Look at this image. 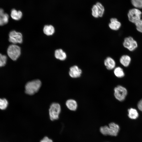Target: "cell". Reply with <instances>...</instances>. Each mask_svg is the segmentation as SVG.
I'll use <instances>...</instances> for the list:
<instances>
[{
  "label": "cell",
  "instance_id": "1",
  "mask_svg": "<svg viewBox=\"0 0 142 142\" xmlns=\"http://www.w3.org/2000/svg\"><path fill=\"white\" fill-rule=\"evenodd\" d=\"M119 130V127L117 124L114 123H111L109 126L105 125L100 128V131L105 135H109L115 136L117 135Z\"/></svg>",
  "mask_w": 142,
  "mask_h": 142
},
{
  "label": "cell",
  "instance_id": "2",
  "mask_svg": "<svg viewBox=\"0 0 142 142\" xmlns=\"http://www.w3.org/2000/svg\"><path fill=\"white\" fill-rule=\"evenodd\" d=\"M41 85L39 79L33 80L27 83L25 86V92L29 95H32L38 91Z\"/></svg>",
  "mask_w": 142,
  "mask_h": 142
},
{
  "label": "cell",
  "instance_id": "3",
  "mask_svg": "<svg viewBox=\"0 0 142 142\" xmlns=\"http://www.w3.org/2000/svg\"><path fill=\"white\" fill-rule=\"evenodd\" d=\"M20 47L16 44H12L8 47L7 53L8 57L12 60H16L21 54Z\"/></svg>",
  "mask_w": 142,
  "mask_h": 142
},
{
  "label": "cell",
  "instance_id": "4",
  "mask_svg": "<svg viewBox=\"0 0 142 142\" xmlns=\"http://www.w3.org/2000/svg\"><path fill=\"white\" fill-rule=\"evenodd\" d=\"M61 110L59 104L54 103L50 105L49 109V114L50 120L52 121L58 119Z\"/></svg>",
  "mask_w": 142,
  "mask_h": 142
},
{
  "label": "cell",
  "instance_id": "5",
  "mask_svg": "<svg viewBox=\"0 0 142 142\" xmlns=\"http://www.w3.org/2000/svg\"><path fill=\"white\" fill-rule=\"evenodd\" d=\"M142 13L139 9L134 8L130 9L128 13V17L129 21L135 24L141 19Z\"/></svg>",
  "mask_w": 142,
  "mask_h": 142
},
{
  "label": "cell",
  "instance_id": "6",
  "mask_svg": "<svg viewBox=\"0 0 142 142\" xmlns=\"http://www.w3.org/2000/svg\"><path fill=\"white\" fill-rule=\"evenodd\" d=\"M91 10L92 16L95 18H98L102 17L103 16L105 8L101 3L97 2L92 6Z\"/></svg>",
  "mask_w": 142,
  "mask_h": 142
},
{
  "label": "cell",
  "instance_id": "7",
  "mask_svg": "<svg viewBox=\"0 0 142 142\" xmlns=\"http://www.w3.org/2000/svg\"><path fill=\"white\" fill-rule=\"evenodd\" d=\"M114 96L115 98L120 101L124 100L127 94L126 89L121 85H118L114 89Z\"/></svg>",
  "mask_w": 142,
  "mask_h": 142
},
{
  "label": "cell",
  "instance_id": "8",
  "mask_svg": "<svg viewBox=\"0 0 142 142\" xmlns=\"http://www.w3.org/2000/svg\"><path fill=\"white\" fill-rule=\"evenodd\" d=\"M9 41L12 44L21 43L23 41V36L21 33L14 30L11 31L9 34Z\"/></svg>",
  "mask_w": 142,
  "mask_h": 142
},
{
  "label": "cell",
  "instance_id": "9",
  "mask_svg": "<svg viewBox=\"0 0 142 142\" xmlns=\"http://www.w3.org/2000/svg\"><path fill=\"white\" fill-rule=\"evenodd\" d=\"M123 45L130 51L134 50L138 47L137 42L132 37H126L124 39Z\"/></svg>",
  "mask_w": 142,
  "mask_h": 142
},
{
  "label": "cell",
  "instance_id": "10",
  "mask_svg": "<svg viewBox=\"0 0 142 142\" xmlns=\"http://www.w3.org/2000/svg\"><path fill=\"white\" fill-rule=\"evenodd\" d=\"M82 70L77 66L73 65L70 68L69 74L73 78H77L80 77L82 73Z\"/></svg>",
  "mask_w": 142,
  "mask_h": 142
},
{
  "label": "cell",
  "instance_id": "11",
  "mask_svg": "<svg viewBox=\"0 0 142 142\" xmlns=\"http://www.w3.org/2000/svg\"><path fill=\"white\" fill-rule=\"evenodd\" d=\"M110 22L109 24V26L111 30L117 31L120 27L121 23L116 18H111L110 19Z\"/></svg>",
  "mask_w": 142,
  "mask_h": 142
},
{
  "label": "cell",
  "instance_id": "12",
  "mask_svg": "<svg viewBox=\"0 0 142 142\" xmlns=\"http://www.w3.org/2000/svg\"><path fill=\"white\" fill-rule=\"evenodd\" d=\"M9 19L8 14L5 13L3 9L0 8V26L7 24L8 22Z\"/></svg>",
  "mask_w": 142,
  "mask_h": 142
},
{
  "label": "cell",
  "instance_id": "13",
  "mask_svg": "<svg viewBox=\"0 0 142 142\" xmlns=\"http://www.w3.org/2000/svg\"><path fill=\"white\" fill-rule=\"evenodd\" d=\"M104 64L107 69L111 70L115 66V62L114 60L110 57H108L104 61Z\"/></svg>",
  "mask_w": 142,
  "mask_h": 142
},
{
  "label": "cell",
  "instance_id": "14",
  "mask_svg": "<svg viewBox=\"0 0 142 142\" xmlns=\"http://www.w3.org/2000/svg\"><path fill=\"white\" fill-rule=\"evenodd\" d=\"M65 104L67 108L71 110L75 111L77 108V103L74 100L68 99L66 101Z\"/></svg>",
  "mask_w": 142,
  "mask_h": 142
},
{
  "label": "cell",
  "instance_id": "15",
  "mask_svg": "<svg viewBox=\"0 0 142 142\" xmlns=\"http://www.w3.org/2000/svg\"><path fill=\"white\" fill-rule=\"evenodd\" d=\"M54 56L56 59L61 60H64L67 58L66 54L61 49L56 50L55 51Z\"/></svg>",
  "mask_w": 142,
  "mask_h": 142
},
{
  "label": "cell",
  "instance_id": "16",
  "mask_svg": "<svg viewBox=\"0 0 142 142\" xmlns=\"http://www.w3.org/2000/svg\"><path fill=\"white\" fill-rule=\"evenodd\" d=\"M10 15L12 19L18 21L22 18V13L20 11H17L15 9H13L11 11Z\"/></svg>",
  "mask_w": 142,
  "mask_h": 142
},
{
  "label": "cell",
  "instance_id": "17",
  "mask_svg": "<svg viewBox=\"0 0 142 142\" xmlns=\"http://www.w3.org/2000/svg\"><path fill=\"white\" fill-rule=\"evenodd\" d=\"M131 61L130 57L127 55H122L120 59V62L123 65L127 67L129 65Z\"/></svg>",
  "mask_w": 142,
  "mask_h": 142
},
{
  "label": "cell",
  "instance_id": "18",
  "mask_svg": "<svg viewBox=\"0 0 142 142\" xmlns=\"http://www.w3.org/2000/svg\"><path fill=\"white\" fill-rule=\"evenodd\" d=\"M43 32L44 34L47 36L52 35L55 32L54 28L52 25H46L43 28Z\"/></svg>",
  "mask_w": 142,
  "mask_h": 142
},
{
  "label": "cell",
  "instance_id": "19",
  "mask_svg": "<svg viewBox=\"0 0 142 142\" xmlns=\"http://www.w3.org/2000/svg\"><path fill=\"white\" fill-rule=\"evenodd\" d=\"M128 116L131 119H137L138 117L139 114L136 109L133 108H130L128 110Z\"/></svg>",
  "mask_w": 142,
  "mask_h": 142
},
{
  "label": "cell",
  "instance_id": "20",
  "mask_svg": "<svg viewBox=\"0 0 142 142\" xmlns=\"http://www.w3.org/2000/svg\"><path fill=\"white\" fill-rule=\"evenodd\" d=\"M114 73L115 76L119 78H121L124 77V73L123 69L120 67H117L114 68Z\"/></svg>",
  "mask_w": 142,
  "mask_h": 142
},
{
  "label": "cell",
  "instance_id": "21",
  "mask_svg": "<svg viewBox=\"0 0 142 142\" xmlns=\"http://www.w3.org/2000/svg\"><path fill=\"white\" fill-rule=\"evenodd\" d=\"M131 4L135 8L142 9V0H130Z\"/></svg>",
  "mask_w": 142,
  "mask_h": 142
},
{
  "label": "cell",
  "instance_id": "22",
  "mask_svg": "<svg viewBox=\"0 0 142 142\" xmlns=\"http://www.w3.org/2000/svg\"><path fill=\"white\" fill-rule=\"evenodd\" d=\"M8 105V102L5 98H0V109L4 110L6 109Z\"/></svg>",
  "mask_w": 142,
  "mask_h": 142
},
{
  "label": "cell",
  "instance_id": "23",
  "mask_svg": "<svg viewBox=\"0 0 142 142\" xmlns=\"http://www.w3.org/2000/svg\"><path fill=\"white\" fill-rule=\"evenodd\" d=\"M7 60V56L0 53V67L4 66L6 64Z\"/></svg>",
  "mask_w": 142,
  "mask_h": 142
},
{
  "label": "cell",
  "instance_id": "24",
  "mask_svg": "<svg viewBox=\"0 0 142 142\" xmlns=\"http://www.w3.org/2000/svg\"><path fill=\"white\" fill-rule=\"evenodd\" d=\"M137 30L142 33V19H141L135 24Z\"/></svg>",
  "mask_w": 142,
  "mask_h": 142
},
{
  "label": "cell",
  "instance_id": "25",
  "mask_svg": "<svg viewBox=\"0 0 142 142\" xmlns=\"http://www.w3.org/2000/svg\"><path fill=\"white\" fill-rule=\"evenodd\" d=\"M40 142H53V141L48 137L45 136L40 140Z\"/></svg>",
  "mask_w": 142,
  "mask_h": 142
},
{
  "label": "cell",
  "instance_id": "26",
  "mask_svg": "<svg viewBox=\"0 0 142 142\" xmlns=\"http://www.w3.org/2000/svg\"><path fill=\"white\" fill-rule=\"evenodd\" d=\"M138 107L139 109L142 111V99L138 102Z\"/></svg>",
  "mask_w": 142,
  "mask_h": 142
}]
</instances>
